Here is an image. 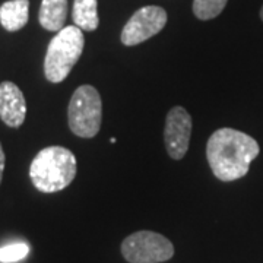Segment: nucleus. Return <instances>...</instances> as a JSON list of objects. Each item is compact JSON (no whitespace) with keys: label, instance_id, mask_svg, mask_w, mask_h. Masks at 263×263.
I'll return each instance as SVG.
<instances>
[{"label":"nucleus","instance_id":"ddd939ff","mask_svg":"<svg viewBox=\"0 0 263 263\" xmlns=\"http://www.w3.org/2000/svg\"><path fill=\"white\" fill-rule=\"evenodd\" d=\"M29 253V246L27 243H13L0 247V262L13 263L22 260Z\"/></svg>","mask_w":263,"mask_h":263},{"label":"nucleus","instance_id":"423d86ee","mask_svg":"<svg viewBox=\"0 0 263 263\" xmlns=\"http://www.w3.org/2000/svg\"><path fill=\"white\" fill-rule=\"evenodd\" d=\"M167 24V12L160 6H145L136 10L122 31L124 46H138L157 35Z\"/></svg>","mask_w":263,"mask_h":263},{"label":"nucleus","instance_id":"1a4fd4ad","mask_svg":"<svg viewBox=\"0 0 263 263\" xmlns=\"http://www.w3.org/2000/svg\"><path fill=\"white\" fill-rule=\"evenodd\" d=\"M67 18V0H43L40 6L38 21L40 25L47 31L59 32L65 28Z\"/></svg>","mask_w":263,"mask_h":263},{"label":"nucleus","instance_id":"4468645a","mask_svg":"<svg viewBox=\"0 0 263 263\" xmlns=\"http://www.w3.org/2000/svg\"><path fill=\"white\" fill-rule=\"evenodd\" d=\"M5 162H6V157H5V151L0 143V183H2V177H3V170H5Z\"/></svg>","mask_w":263,"mask_h":263},{"label":"nucleus","instance_id":"9b49d317","mask_svg":"<svg viewBox=\"0 0 263 263\" xmlns=\"http://www.w3.org/2000/svg\"><path fill=\"white\" fill-rule=\"evenodd\" d=\"M72 18L78 28L82 31H95L100 25L98 2L97 0H75Z\"/></svg>","mask_w":263,"mask_h":263},{"label":"nucleus","instance_id":"f03ea898","mask_svg":"<svg viewBox=\"0 0 263 263\" xmlns=\"http://www.w3.org/2000/svg\"><path fill=\"white\" fill-rule=\"evenodd\" d=\"M78 164L72 151L48 146L38 152L29 167L34 187L43 193H56L66 189L76 177Z\"/></svg>","mask_w":263,"mask_h":263},{"label":"nucleus","instance_id":"f257e3e1","mask_svg":"<svg viewBox=\"0 0 263 263\" xmlns=\"http://www.w3.org/2000/svg\"><path fill=\"white\" fill-rule=\"evenodd\" d=\"M259 152L260 146L256 139L230 127L214 132L206 143L209 167L221 181H234L245 177Z\"/></svg>","mask_w":263,"mask_h":263},{"label":"nucleus","instance_id":"6e6552de","mask_svg":"<svg viewBox=\"0 0 263 263\" xmlns=\"http://www.w3.org/2000/svg\"><path fill=\"white\" fill-rule=\"evenodd\" d=\"M27 116V101L18 85L5 81L0 84V119L9 127H21Z\"/></svg>","mask_w":263,"mask_h":263},{"label":"nucleus","instance_id":"2eb2a0df","mask_svg":"<svg viewBox=\"0 0 263 263\" xmlns=\"http://www.w3.org/2000/svg\"><path fill=\"white\" fill-rule=\"evenodd\" d=\"M260 18H262L263 21V6H262V9H260Z\"/></svg>","mask_w":263,"mask_h":263},{"label":"nucleus","instance_id":"9d476101","mask_svg":"<svg viewBox=\"0 0 263 263\" xmlns=\"http://www.w3.org/2000/svg\"><path fill=\"white\" fill-rule=\"evenodd\" d=\"M29 18L28 0H9L0 6V24L10 32L22 29Z\"/></svg>","mask_w":263,"mask_h":263},{"label":"nucleus","instance_id":"20e7f679","mask_svg":"<svg viewBox=\"0 0 263 263\" xmlns=\"http://www.w3.org/2000/svg\"><path fill=\"white\" fill-rule=\"evenodd\" d=\"M67 122L79 138L91 139L98 135L103 122V101L92 85L76 88L67 107Z\"/></svg>","mask_w":263,"mask_h":263},{"label":"nucleus","instance_id":"0eeeda50","mask_svg":"<svg viewBox=\"0 0 263 263\" xmlns=\"http://www.w3.org/2000/svg\"><path fill=\"white\" fill-rule=\"evenodd\" d=\"M192 116L183 107H173L165 119L164 142L173 160L184 158L192 136Z\"/></svg>","mask_w":263,"mask_h":263},{"label":"nucleus","instance_id":"7ed1b4c3","mask_svg":"<svg viewBox=\"0 0 263 263\" xmlns=\"http://www.w3.org/2000/svg\"><path fill=\"white\" fill-rule=\"evenodd\" d=\"M85 38L76 25L65 27L50 41L44 59V75L51 84L63 82L82 56Z\"/></svg>","mask_w":263,"mask_h":263},{"label":"nucleus","instance_id":"f8f14e48","mask_svg":"<svg viewBox=\"0 0 263 263\" xmlns=\"http://www.w3.org/2000/svg\"><path fill=\"white\" fill-rule=\"evenodd\" d=\"M228 0H193V13L200 21L216 18L226 9Z\"/></svg>","mask_w":263,"mask_h":263},{"label":"nucleus","instance_id":"39448f33","mask_svg":"<svg viewBox=\"0 0 263 263\" xmlns=\"http://www.w3.org/2000/svg\"><path fill=\"white\" fill-rule=\"evenodd\" d=\"M122 254L129 263H161L174 256V246L162 234L142 230L123 240Z\"/></svg>","mask_w":263,"mask_h":263}]
</instances>
